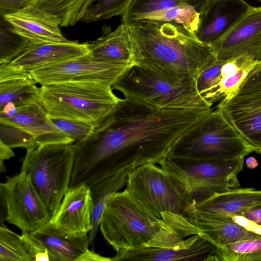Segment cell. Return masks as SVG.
Listing matches in <instances>:
<instances>
[{
  "mask_svg": "<svg viewBox=\"0 0 261 261\" xmlns=\"http://www.w3.org/2000/svg\"><path fill=\"white\" fill-rule=\"evenodd\" d=\"M260 62L261 60L247 55L223 60L215 103L229 99L236 95L248 76Z\"/></svg>",
  "mask_w": 261,
  "mask_h": 261,
  "instance_id": "26",
  "label": "cell"
},
{
  "mask_svg": "<svg viewBox=\"0 0 261 261\" xmlns=\"http://www.w3.org/2000/svg\"><path fill=\"white\" fill-rule=\"evenodd\" d=\"M219 261H261V237L218 248Z\"/></svg>",
  "mask_w": 261,
  "mask_h": 261,
  "instance_id": "29",
  "label": "cell"
},
{
  "mask_svg": "<svg viewBox=\"0 0 261 261\" xmlns=\"http://www.w3.org/2000/svg\"><path fill=\"white\" fill-rule=\"evenodd\" d=\"M1 196L6 208V220L22 233H32L47 223L51 216L33 185L29 175L21 171L6 177L1 184Z\"/></svg>",
  "mask_w": 261,
  "mask_h": 261,
  "instance_id": "10",
  "label": "cell"
},
{
  "mask_svg": "<svg viewBox=\"0 0 261 261\" xmlns=\"http://www.w3.org/2000/svg\"><path fill=\"white\" fill-rule=\"evenodd\" d=\"M116 252L111 261H219L217 247L200 234L189 237L170 247H143Z\"/></svg>",
  "mask_w": 261,
  "mask_h": 261,
  "instance_id": "13",
  "label": "cell"
},
{
  "mask_svg": "<svg viewBox=\"0 0 261 261\" xmlns=\"http://www.w3.org/2000/svg\"><path fill=\"white\" fill-rule=\"evenodd\" d=\"M176 220L160 219L148 212L125 189L107 203L99 223L101 234L115 251L153 247Z\"/></svg>",
  "mask_w": 261,
  "mask_h": 261,
  "instance_id": "3",
  "label": "cell"
},
{
  "mask_svg": "<svg viewBox=\"0 0 261 261\" xmlns=\"http://www.w3.org/2000/svg\"><path fill=\"white\" fill-rule=\"evenodd\" d=\"M87 44L89 55L96 60L134 64L132 37L126 23L122 22L114 31Z\"/></svg>",
  "mask_w": 261,
  "mask_h": 261,
  "instance_id": "25",
  "label": "cell"
},
{
  "mask_svg": "<svg viewBox=\"0 0 261 261\" xmlns=\"http://www.w3.org/2000/svg\"><path fill=\"white\" fill-rule=\"evenodd\" d=\"M89 53L87 42H64L32 44L7 64L10 67L30 73L40 68L62 62Z\"/></svg>",
  "mask_w": 261,
  "mask_h": 261,
  "instance_id": "20",
  "label": "cell"
},
{
  "mask_svg": "<svg viewBox=\"0 0 261 261\" xmlns=\"http://www.w3.org/2000/svg\"><path fill=\"white\" fill-rule=\"evenodd\" d=\"M259 205H261V190L236 188L195 204L190 212L233 217L242 216L247 211Z\"/></svg>",
  "mask_w": 261,
  "mask_h": 261,
  "instance_id": "24",
  "label": "cell"
},
{
  "mask_svg": "<svg viewBox=\"0 0 261 261\" xmlns=\"http://www.w3.org/2000/svg\"><path fill=\"white\" fill-rule=\"evenodd\" d=\"M148 212L163 219L167 213L187 216L192 205L183 189L163 168L150 163L128 175L125 189Z\"/></svg>",
  "mask_w": 261,
  "mask_h": 261,
  "instance_id": "9",
  "label": "cell"
},
{
  "mask_svg": "<svg viewBox=\"0 0 261 261\" xmlns=\"http://www.w3.org/2000/svg\"><path fill=\"white\" fill-rule=\"evenodd\" d=\"M247 219L261 226V205L257 206L247 211L243 215Z\"/></svg>",
  "mask_w": 261,
  "mask_h": 261,
  "instance_id": "41",
  "label": "cell"
},
{
  "mask_svg": "<svg viewBox=\"0 0 261 261\" xmlns=\"http://www.w3.org/2000/svg\"><path fill=\"white\" fill-rule=\"evenodd\" d=\"M187 216L200 234L217 248L236 242L261 237L248 230L231 217L191 212Z\"/></svg>",
  "mask_w": 261,
  "mask_h": 261,
  "instance_id": "22",
  "label": "cell"
},
{
  "mask_svg": "<svg viewBox=\"0 0 261 261\" xmlns=\"http://www.w3.org/2000/svg\"><path fill=\"white\" fill-rule=\"evenodd\" d=\"M0 141L11 148H24L26 150L38 147L34 137L18 127L0 123Z\"/></svg>",
  "mask_w": 261,
  "mask_h": 261,
  "instance_id": "34",
  "label": "cell"
},
{
  "mask_svg": "<svg viewBox=\"0 0 261 261\" xmlns=\"http://www.w3.org/2000/svg\"><path fill=\"white\" fill-rule=\"evenodd\" d=\"M3 17L15 33L32 44L69 41L63 36L57 17L31 4Z\"/></svg>",
  "mask_w": 261,
  "mask_h": 261,
  "instance_id": "16",
  "label": "cell"
},
{
  "mask_svg": "<svg viewBox=\"0 0 261 261\" xmlns=\"http://www.w3.org/2000/svg\"><path fill=\"white\" fill-rule=\"evenodd\" d=\"M247 167L249 169H253L258 165L257 161L253 157L248 158L245 161Z\"/></svg>",
  "mask_w": 261,
  "mask_h": 261,
  "instance_id": "42",
  "label": "cell"
},
{
  "mask_svg": "<svg viewBox=\"0 0 261 261\" xmlns=\"http://www.w3.org/2000/svg\"><path fill=\"white\" fill-rule=\"evenodd\" d=\"M0 26V64H7L32 44L15 33L10 24L2 16Z\"/></svg>",
  "mask_w": 261,
  "mask_h": 261,
  "instance_id": "30",
  "label": "cell"
},
{
  "mask_svg": "<svg viewBox=\"0 0 261 261\" xmlns=\"http://www.w3.org/2000/svg\"><path fill=\"white\" fill-rule=\"evenodd\" d=\"M76 261H111V258L101 256L93 250L88 249Z\"/></svg>",
  "mask_w": 261,
  "mask_h": 261,
  "instance_id": "40",
  "label": "cell"
},
{
  "mask_svg": "<svg viewBox=\"0 0 261 261\" xmlns=\"http://www.w3.org/2000/svg\"><path fill=\"white\" fill-rule=\"evenodd\" d=\"M112 85L98 82H72L41 85L38 102L49 117L93 124L115 108L121 98Z\"/></svg>",
  "mask_w": 261,
  "mask_h": 261,
  "instance_id": "5",
  "label": "cell"
},
{
  "mask_svg": "<svg viewBox=\"0 0 261 261\" xmlns=\"http://www.w3.org/2000/svg\"><path fill=\"white\" fill-rule=\"evenodd\" d=\"M0 123L18 127L31 134L38 147L73 143L56 126L46 110L38 101L17 108L11 116L0 119Z\"/></svg>",
  "mask_w": 261,
  "mask_h": 261,
  "instance_id": "19",
  "label": "cell"
},
{
  "mask_svg": "<svg viewBox=\"0 0 261 261\" xmlns=\"http://www.w3.org/2000/svg\"><path fill=\"white\" fill-rule=\"evenodd\" d=\"M74 160L73 144H51L27 150L20 171L29 175L51 217L69 188Z\"/></svg>",
  "mask_w": 261,
  "mask_h": 261,
  "instance_id": "8",
  "label": "cell"
},
{
  "mask_svg": "<svg viewBox=\"0 0 261 261\" xmlns=\"http://www.w3.org/2000/svg\"><path fill=\"white\" fill-rule=\"evenodd\" d=\"M256 1L261 2V0H256Z\"/></svg>",
  "mask_w": 261,
  "mask_h": 261,
  "instance_id": "43",
  "label": "cell"
},
{
  "mask_svg": "<svg viewBox=\"0 0 261 261\" xmlns=\"http://www.w3.org/2000/svg\"><path fill=\"white\" fill-rule=\"evenodd\" d=\"M93 201L90 188H69L49 222L56 227L75 233H88L92 228Z\"/></svg>",
  "mask_w": 261,
  "mask_h": 261,
  "instance_id": "18",
  "label": "cell"
},
{
  "mask_svg": "<svg viewBox=\"0 0 261 261\" xmlns=\"http://www.w3.org/2000/svg\"><path fill=\"white\" fill-rule=\"evenodd\" d=\"M132 65L101 61L87 54L35 69L30 74L41 85L72 82H98L113 85Z\"/></svg>",
  "mask_w": 261,
  "mask_h": 261,
  "instance_id": "11",
  "label": "cell"
},
{
  "mask_svg": "<svg viewBox=\"0 0 261 261\" xmlns=\"http://www.w3.org/2000/svg\"><path fill=\"white\" fill-rule=\"evenodd\" d=\"M220 109L238 133L261 154V89L238 93L219 102Z\"/></svg>",
  "mask_w": 261,
  "mask_h": 261,
  "instance_id": "15",
  "label": "cell"
},
{
  "mask_svg": "<svg viewBox=\"0 0 261 261\" xmlns=\"http://www.w3.org/2000/svg\"><path fill=\"white\" fill-rule=\"evenodd\" d=\"M212 46L217 60L247 55L261 60V6H251L232 29Z\"/></svg>",
  "mask_w": 261,
  "mask_h": 261,
  "instance_id": "14",
  "label": "cell"
},
{
  "mask_svg": "<svg viewBox=\"0 0 261 261\" xmlns=\"http://www.w3.org/2000/svg\"><path fill=\"white\" fill-rule=\"evenodd\" d=\"M57 17L61 27L82 21L91 6V0H33L31 4Z\"/></svg>",
  "mask_w": 261,
  "mask_h": 261,
  "instance_id": "28",
  "label": "cell"
},
{
  "mask_svg": "<svg viewBox=\"0 0 261 261\" xmlns=\"http://www.w3.org/2000/svg\"><path fill=\"white\" fill-rule=\"evenodd\" d=\"M37 83L30 73L1 64L0 119L10 116L19 107L38 101Z\"/></svg>",
  "mask_w": 261,
  "mask_h": 261,
  "instance_id": "21",
  "label": "cell"
},
{
  "mask_svg": "<svg viewBox=\"0 0 261 261\" xmlns=\"http://www.w3.org/2000/svg\"><path fill=\"white\" fill-rule=\"evenodd\" d=\"M133 0H91V6L82 20L87 22L123 15Z\"/></svg>",
  "mask_w": 261,
  "mask_h": 261,
  "instance_id": "32",
  "label": "cell"
},
{
  "mask_svg": "<svg viewBox=\"0 0 261 261\" xmlns=\"http://www.w3.org/2000/svg\"><path fill=\"white\" fill-rule=\"evenodd\" d=\"M261 89V62L245 80L238 93H244Z\"/></svg>",
  "mask_w": 261,
  "mask_h": 261,
  "instance_id": "37",
  "label": "cell"
},
{
  "mask_svg": "<svg viewBox=\"0 0 261 261\" xmlns=\"http://www.w3.org/2000/svg\"><path fill=\"white\" fill-rule=\"evenodd\" d=\"M21 236L33 261H52L47 249L32 233H22Z\"/></svg>",
  "mask_w": 261,
  "mask_h": 261,
  "instance_id": "36",
  "label": "cell"
},
{
  "mask_svg": "<svg viewBox=\"0 0 261 261\" xmlns=\"http://www.w3.org/2000/svg\"><path fill=\"white\" fill-rule=\"evenodd\" d=\"M0 261H33L21 236L2 223L0 226Z\"/></svg>",
  "mask_w": 261,
  "mask_h": 261,
  "instance_id": "31",
  "label": "cell"
},
{
  "mask_svg": "<svg viewBox=\"0 0 261 261\" xmlns=\"http://www.w3.org/2000/svg\"><path fill=\"white\" fill-rule=\"evenodd\" d=\"M244 162V158L216 160L167 155L158 164L183 189L192 208L217 194L238 188L237 175Z\"/></svg>",
  "mask_w": 261,
  "mask_h": 261,
  "instance_id": "6",
  "label": "cell"
},
{
  "mask_svg": "<svg viewBox=\"0 0 261 261\" xmlns=\"http://www.w3.org/2000/svg\"><path fill=\"white\" fill-rule=\"evenodd\" d=\"M49 118L58 128L74 143L86 138L93 132L95 126V124L80 120L49 116Z\"/></svg>",
  "mask_w": 261,
  "mask_h": 261,
  "instance_id": "35",
  "label": "cell"
},
{
  "mask_svg": "<svg viewBox=\"0 0 261 261\" xmlns=\"http://www.w3.org/2000/svg\"><path fill=\"white\" fill-rule=\"evenodd\" d=\"M47 249L52 261H76L88 249V233H75L58 228L48 221L31 233Z\"/></svg>",
  "mask_w": 261,
  "mask_h": 261,
  "instance_id": "23",
  "label": "cell"
},
{
  "mask_svg": "<svg viewBox=\"0 0 261 261\" xmlns=\"http://www.w3.org/2000/svg\"><path fill=\"white\" fill-rule=\"evenodd\" d=\"M112 87L122 93L124 97L158 109H212L199 93L195 79L172 80L136 64L130 66Z\"/></svg>",
  "mask_w": 261,
  "mask_h": 261,
  "instance_id": "4",
  "label": "cell"
},
{
  "mask_svg": "<svg viewBox=\"0 0 261 261\" xmlns=\"http://www.w3.org/2000/svg\"><path fill=\"white\" fill-rule=\"evenodd\" d=\"M14 156L12 148L0 141V171L5 172L6 168L4 164L5 160Z\"/></svg>",
  "mask_w": 261,
  "mask_h": 261,
  "instance_id": "39",
  "label": "cell"
},
{
  "mask_svg": "<svg viewBox=\"0 0 261 261\" xmlns=\"http://www.w3.org/2000/svg\"><path fill=\"white\" fill-rule=\"evenodd\" d=\"M212 0H133L122 23L139 20L172 22L195 34Z\"/></svg>",
  "mask_w": 261,
  "mask_h": 261,
  "instance_id": "12",
  "label": "cell"
},
{
  "mask_svg": "<svg viewBox=\"0 0 261 261\" xmlns=\"http://www.w3.org/2000/svg\"><path fill=\"white\" fill-rule=\"evenodd\" d=\"M251 7L245 0H212L201 18L196 37L212 46L229 32Z\"/></svg>",
  "mask_w": 261,
  "mask_h": 261,
  "instance_id": "17",
  "label": "cell"
},
{
  "mask_svg": "<svg viewBox=\"0 0 261 261\" xmlns=\"http://www.w3.org/2000/svg\"><path fill=\"white\" fill-rule=\"evenodd\" d=\"M223 62V60L216 59L195 79L199 93L212 107L215 103Z\"/></svg>",
  "mask_w": 261,
  "mask_h": 261,
  "instance_id": "33",
  "label": "cell"
},
{
  "mask_svg": "<svg viewBox=\"0 0 261 261\" xmlns=\"http://www.w3.org/2000/svg\"><path fill=\"white\" fill-rule=\"evenodd\" d=\"M33 0H0V14L4 16L30 5Z\"/></svg>",
  "mask_w": 261,
  "mask_h": 261,
  "instance_id": "38",
  "label": "cell"
},
{
  "mask_svg": "<svg viewBox=\"0 0 261 261\" xmlns=\"http://www.w3.org/2000/svg\"><path fill=\"white\" fill-rule=\"evenodd\" d=\"M158 109L124 97L93 132L74 143L70 188L158 164L186 132L212 111Z\"/></svg>",
  "mask_w": 261,
  "mask_h": 261,
  "instance_id": "1",
  "label": "cell"
},
{
  "mask_svg": "<svg viewBox=\"0 0 261 261\" xmlns=\"http://www.w3.org/2000/svg\"><path fill=\"white\" fill-rule=\"evenodd\" d=\"M252 147L216 108L179 137L168 156L229 160L245 158Z\"/></svg>",
  "mask_w": 261,
  "mask_h": 261,
  "instance_id": "7",
  "label": "cell"
},
{
  "mask_svg": "<svg viewBox=\"0 0 261 261\" xmlns=\"http://www.w3.org/2000/svg\"><path fill=\"white\" fill-rule=\"evenodd\" d=\"M126 24L132 37L134 64L169 79H196L217 59L211 45L180 25L150 20Z\"/></svg>",
  "mask_w": 261,
  "mask_h": 261,
  "instance_id": "2",
  "label": "cell"
},
{
  "mask_svg": "<svg viewBox=\"0 0 261 261\" xmlns=\"http://www.w3.org/2000/svg\"><path fill=\"white\" fill-rule=\"evenodd\" d=\"M129 174L113 176L90 187L93 201L92 228L89 232L90 244L92 245L96 237L101 217L112 196L125 186Z\"/></svg>",
  "mask_w": 261,
  "mask_h": 261,
  "instance_id": "27",
  "label": "cell"
}]
</instances>
